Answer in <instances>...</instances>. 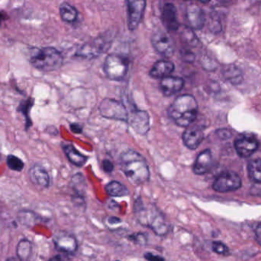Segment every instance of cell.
I'll use <instances>...</instances> for the list:
<instances>
[{
    "mask_svg": "<svg viewBox=\"0 0 261 261\" xmlns=\"http://www.w3.org/2000/svg\"><path fill=\"white\" fill-rule=\"evenodd\" d=\"M258 147L257 139L250 135H244L234 141L236 152L242 158H248L252 156L257 151Z\"/></svg>",
    "mask_w": 261,
    "mask_h": 261,
    "instance_id": "obj_11",
    "label": "cell"
},
{
    "mask_svg": "<svg viewBox=\"0 0 261 261\" xmlns=\"http://www.w3.org/2000/svg\"><path fill=\"white\" fill-rule=\"evenodd\" d=\"M64 151L67 159L70 162L76 167H81L85 165L88 158L81 154L73 145H66L64 147Z\"/></svg>",
    "mask_w": 261,
    "mask_h": 261,
    "instance_id": "obj_21",
    "label": "cell"
},
{
    "mask_svg": "<svg viewBox=\"0 0 261 261\" xmlns=\"http://www.w3.org/2000/svg\"><path fill=\"white\" fill-rule=\"evenodd\" d=\"M161 20L166 29L176 31L179 28V23L176 16V9L172 3H166L163 7Z\"/></svg>",
    "mask_w": 261,
    "mask_h": 261,
    "instance_id": "obj_16",
    "label": "cell"
},
{
    "mask_svg": "<svg viewBox=\"0 0 261 261\" xmlns=\"http://www.w3.org/2000/svg\"><path fill=\"white\" fill-rule=\"evenodd\" d=\"M127 122L138 134H147L150 130V116L144 110L132 109L130 112L128 111Z\"/></svg>",
    "mask_w": 261,
    "mask_h": 261,
    "instance_id": "obj_9",
    "label": "cell"
},
{
    "mask_svg": "<svg viewBox=\"0 0 261 261\" xmlns=\"http://www.w3.org/2000/svg\"><path fill=\"white\" fill-rule=\"evenodd\" d=\"M248 176L253 182L261 184V159L250 161L248 165Z\"/></svg>",
    "mask_w": 261,
    "mask_h": 261,
    "instance_id": "obj_24",
    "label": "cell"
},
{
    "mask_svg": "<svg viewBox=\"0 0 261 261\" xmlns=\"http://www.w3.org/2000/svg\"><path fill=\"white\" fill-rule=\"evenodd\" d=\"M99 112L103 117L116 121H128V111L123 103L111 98L102 100L99 105Z\"/></svg>",
    "mask_w": 261,
    "mask_h": 261,
    "instance_id": "obj_6",
    "label": "cell"
},
{
    "mask_svg": "<svg viewBox=\"0 0 261 261\" xmlns=\"http://www.w3.org/2000/svg\"><path fill=\"white\" fill-rule=\"evenodd\" d=\"M174 64L171 61L161 60V61H156L153 64L149 72V75L151 78H156V79H163L166 77H168L169 75H170L174 70Z\"/></svg>",
    "mask_w": 261,
    "mask_h": 261,
    "instance_id": "obj_19",
    "label": "cell"
},
{
    "mask_svg": "<svg viewBox=\"0 0 261 261\" xmlns=\"http://www.w3.org/2000/svg\"><path fill=\"white\" fill-rule=\"evenodd\" d=\"M213 165V155L210 150H205L201 152L196 158L193 165V172L195 174H205L211 170Z\"/></svg>",
    "mask_w": 261,
    "mask_h": 261,
    "instance_id": "obj_18",
    "label": "cell"
},
{
    "mask_svg": "<svg viewBox=\"0 0 261 261\" xmlns=\"http://www.w3.org/2000/svg\"><path fill=\"white\" fill-rule=\"evenodd\" d=\"M242 186V179L234 172H225L219 175L213 182V188L219 193L236 191Z\"/></svg>",
    "mask_w": 261,
    "mask_h": 261,
    "instance_id": "obj_7",
    "label": "cell"
},
{
    "mask_svg": "<svg viewBox=\"0 0 261 261\" xmlns=\"http://www.w3.org/2000/svg\"><path fill=\"white\" fill-rule=\"evenodd\" d=\"M49 261H72L71 259L66 255V254H59V255L55 256Z\"/></svg>",
    "mask_w": 261,
    "mask_h": 261,
    "instance_id": "obj_33",
    "label": "cell"
},
{
    "mask_svg": "<svg viewBox=\"0 0 261 261\" xmlns=\"http://www.w3.org/2000/svg\"><path fill=\"white\" fill-rule=\"evenodd\" d=\"M128 239L133 242L134 243L139 245H145L147 242V236L143 233L132 234L128 237Z\"/></svg>",
    "mask_w": 261,
    "mask_h": 261,
    "instance_id": "obj_30",
    "label": "cell"
},
{
    "mask_svg": "<svg viewBox=\"0 0 261 261\" xmlns=\"http://www.w3.org/2000/svg\"><path fill=\"white\" fill-rule=\"evenodd\" d=\"M255 233L256 238H257V241H258L259 243L261 245V223L259 224L258 226L257 227Z\"/></svg>",
    "mask_w": 261,
    "mask_h": 261,
    "instance_id": "obj_36",
    "label": "cell"
},
{
    "mask_svg": "<svg viewBox=\"0 0 261 261\" xmlns=\"http://www.w3.org/2000/svg\"><path fill=\"white\" fill-rule=\"evenodd\" d=\"M32 254V244L29 241L21 240L17 246V255L21 261L29 260Z\"/></svg>",
    "mask_w": 261,
    "mask_h": 261,
    "instance_id": "obj_25",
    "label": "cell"
},
{
    "mask_svg": "<svg viewBox=\"0 0 261 261\" xmlns=\"http://www.w3.org/2000/svg\"><path fill=\"white\" fill-rule=\"evenodd\" d=\"M110 41L106 36L97 37L93 41L85 43L76 52V56L85 58H93L99 56L107 50Z\"/></svg>",
    "mask_w": 261,
    "mask_h": 261,
    "instance_id": "obj_8",
    "label": "cell"
},
{
    "mask_svg": "<svg viewBox=\"0 0 261 261\" xmlns=\"http://www.w3.org/2000/svg\"><path fill=\"white\" fill-rule=\"evenodd\" d=\"M31 64L42 72L58 70L62 66L64 58L59 51L55 48L34 49L30 55Z\"/></svg>",
    "mask_w": 261,
    "mask_h": 261,
    "instance_id": "obj_4",
    "label": "cell"
},
{
    "mask_svg": "<svg viewBox=\"0 0 261 261\" xmlns=\"http://www.w3.org/2000/svg\"><path fill=\"white\" fill-rule=\"evenodd\" d=\"M151 43L155 50L164 56L170 57L174 53V42L170 35L164 31L158 30L153 32Z\"/></svg>",
    "mask_w": 261,
    "mask_h": 261,
    "instance_id": "obj_10",
    "label": "cell"
},
{
    "mask_svg": "<svg viewBox=\"0 0 261 261\" xmlns=\"http://www.w3.org/2000/svg\"><path fill=\"white\" fill-rule=\"evenodd\" d=\"M54 243L57 249L65 254H73L77 250L76 239L66 233L57 234L54 239Z\"/></svg>",
    "mask_w": 261,
    "mask_h": 261,
    "instance_id": "obj_15",
    "label": "cell"
},
{
    "mask_svg": "<svg viewBox=\"0 0 261 261\" xmlns=\"http://www.w3.org/2000/svg\"><path fill=\"white\" fill-rule=\"evenodd\" d=\"M102 167L104 171L107 173H112V172L114 170V165H113V163L111 161L108 160V159H105V160H103Z\"/></svg>",
    "mask_w": 261,
    "mask_h": 261,
    "instance_id": "obj_31",
    "label": "cell"
},
{
    "mask_svg": "<svg viewBox=\"0 0 261 261\" xmlns=\"http://www.w3.org/2000/svg\"><path fill=\"white\" fill-rule=\"evenodd\" d=\"M204 139L203 130L198 126L189 127L182 134L184 145L190 150H196Z\"/></svg>",
    "mask_w": 261,
    "mask_h": 261,
    "instance_id": "obj_13",
    "label": "cell"
},
{
    "mask_svg": "<svg viewBox=\"0 0 261 261\" xmlns=\"http://www.w3.org/2000/svg\"><path fill=\"white\" fill-rule=\"evenodd\" d=\"M6 162H7L9 168L13 171L21 172L24 169V162L19 158L13 156V155H9L8 156Z\"/></svg>",
    "mask_w": 261,
    "mask_h": 261,
    "instance_id": "obj_28",
    "label": "cell"
},
{
    "mask_svg": "<svg viewBox=\"0 0 261 261\" xmlns=\"http://www.w3.org/2000/svg\"><path fill=\"white\" fill-rule=\"evenodd\" d=\"M129 61L123 55L111 54L107 57L104 63V72L110 79L122 81L126 76Z\"/></svg>",
    "mask_w": 261,
    "mask_h": 261,
    "instance_id": "obj_5",
    "label": "cell"
},
{
    "mask_svg": "<svg viewBox=\"0 0 261 261\" xmlns=\"http://www.w3.org/2000/svg\"><path fill=\"white\" fill-rule=\"evenodd\" d=\"M128 5V27L130 31H135L142 20L145 9L146 2L144 0H130Z\"/></svg>",
    "mask_w": 261,
    "mask_h": 261,
    "instance_id": "obj_12",
    "label": "cell"
},
{
    "mask_svg": "<svg viewBox=\"0 0 261 261\" xmlns=\"http://www.w3.org/2000/svg\"><path fill=\"white\" fill-rule=\"evenodd\" d=\"M60 14L63 21L66 22H73L77 18V11L68 3H61L60 6Z\"/></svg>",
    "mask_w": 261,
    "mask_h": 261,
    "instance_id": "obj_23",
    "label": "cell"
},
{
    "mask_svg": "<svg viewBox=\"0 0 261 261\" xmlns=\"http://www.w3.org/2000/svg\"><path fill=\"white\" fill-rule=\"evenodd\" d=\"M6 19V15L4 13V12H1L0 11V24L3 22V21Z\"/></svg>",
    "mask_w": 261,
    "mask_h": 261,
    "instance_id": "obj_37",
    "label": "cell"
},
{
    "mask_svg": "<svg viewBox=\"0 0 261 261\" xmlns=\"http://www.w3.org/2000/svg\"><path fill=\"white\" fill-rule=\"evenodd\" d=\"M29 176L32 182L36 185L44 188L49 186L50 178H49L48 173L41 165H34L29 171Z\"/></svg>",
    "mask_w": 261,
    "mask_h": 261,
    "instance_id": "obj_20",
    "label": "cell"
},
{
    "mask_svg": "<svg viewBox=\"0 0 261 261\" xmlns=\"http://www.w3.org/2000/svg\"><path fill=\"white\" fill-rule=\"evenodd\" d=\"M34 99L32 98H29L27 101H22L20 104L19 107H18L17 110L20 113H22L25 117V129L28 130L29 127L32 126V121H31L30 117H29V111L34 104Z\"/></svg>",
    "mask_w": 261,
    "mask_h": 261,
    "instance_id": "obj_26",
    "label": "cell"
},
{
    "mask_svg": "<svg viewBox=\"0 0 261 261\" xmlns=\"http://www.w3.org/2000/svg\"><path fill=\"white\" fill-rule=\"evenodd\" d=\"M6 261H21L18 258H15V257H11V258L8 259Z\"/></svg>",
    "mask_w": 261,
    "mask_h": 261,
    "instance_id": "obj_38",
    "label": "cell"
},
{
    "mask_svg": "<svg viewBox=\"0 0 261 261\" xmlns=\"http://www.w3.org/2000/svg\"><path fill=\"white\" fill-rule=\"evenodd\" d=\"M168 112L170 117L178 126L189 127L197 117V101L193 95H180L173 101Z\"/></svg>",
    "mask_w": 261,
    "mask_h": 261,
    "instance_id": "obj_3",
    "label": "cell"
},
{
    "mask_svg": "<svg viewBox=\"0 0 261 261\" xmlns=\"http://www.w3.org/2000/svg\"><path fill=\"white\" fill-rule=\"evenodd\" d=\"M70 128H71L72 131L75 133H81L82 132V128H81V126L76 124H71Z\"/></svg>",
    "mask_w": 261,
    "mask_h": 261,
    "instance_id": "obj_35",
    "label": "cell"
},
{
    "mask_svg": "<svg viewBox=\"0 0 261 261\" xmlns=\"http://www.w3.org/2000/svg\"><path fill=\"white\" fill-rule=\"evenodd\" d=\"M84 176L81 174H76L73 176V179L71 180L72 186H73V190H74L75 193L77 194L76 196V198H80V199H82V194L84 192H83V188L81 187H84Z\"/></svg>",
    "mask_w": 261,
    "mask_h": 261,
    "instance_id": "obj_27",
    "label": "cell"
},
{
    "mask_svg": "<svg viewBox=\"0 0 261 261\" xmlns=\"http://www.w3.org/2000/svg\"><path fill=\"white\" fill-rule=\"evenodd\" d=\"M120 165L124 174L134 185H141L150 179L147 162L138 152L129 150L122 153Z\"/></svg>",
    "mask_w": 261,
    "mask_h": 261,
    "instance_id": "obj_2",
    "label": "cell"
},
{
    "mask_svg": "<svg viewBox=\"0 0 261 261\" xmlns=\"http://www.w3.org/2000/svg\"><path fill=\"white\" fill-rule=\"evenodd\" d=\"M212 248H213V251L215 253L220 254V255H228V253H229L228 247L220 242H213Z\"/></svg>",
    "mask_w": 261,
    "mask_h": 261,
    "instance_id": "obj_29",
    "label": "cell"
},
{
    "mask_svg": "<svg viewBox=\"0 0 261 261\" xmlns=\"http://www.w3.org/2000/svg\"><path fill=\"white\" fill-rule=\"evenodd\" d=\"M106 192L113 197H124L128 196L129 191L126 186L117 181H112L106 185Z\"/></svg>",
    "mask_w": 261,
    "mask_h": 261,
    "instance_id": "obj_22",
    "label": "cell"
},
{
    "mask_svg": "<svg viewBox=\"0 0 261 261\" xmlns=\"http://www.w3.org/2000/svg\"><path fill=\"white\" fill-rule=\"evenodd\" d=\"M134 211L137 221L143 226L150 228L158 235H166L170 231V225L165 216L156 205L144 203L139 198L135 201Z\"/></svg>",
    "mask_w": 261,
    "mask_h": 261,
    "instance_id": "obj_1",
    "label": "cell"
},
{
    "mask_svg": "<svg viewBox=\"0 0 261 261\" xmlns=\"http://www.w3.org/2000/svg\"><path fill=\"white\" fill-rule=\"evenodd\" d=\"M186 17L190 27L195 29H201L205 23V13L200 6L190 4L187 6Z\"/></svg>",
    "mask_w": 261,
    "mask_h": 261,
    "instance_id": "obj_14",
    "label": "cell"
},
{
    "mask_svg": "<svg viewBox=\"0 0 261 261\" xmlns=\"http://www.w3.org/2000/svg\"><path fill=\"white\" fill-rule=\"evenodd\" d=\"M117 261H120V260H117Z\"/></svg>",
    "mask_w": 261,
    "mask_h": 261,
    "instance_id": "obj_39",
    "label": "cell"
},
{
    "mask_svg": "<svg viewBox=\"0 0 261 261\" xmlns=\"http://www.w3.org/2000/svg\"><path fill=\"white\" fill-rule=\"evenodd\" d=\"M184 83L182 78L168 76L161 79L160 87L165 96L170 97L180 91L184 87Z\"/></svg>",
    "mask_w": 261,
    "mask_h": 261,
    "instance_id": "obj_17",
    "label": "cell"
},
{
    "mask_svg": "<svg viewBox=\"0 0 261 261\" xmlns=\"http://www.w3.org/2000/svg\"><path fill=\"white\" fill-rule=\"evenodd\" d=\"M144 258L147 261H165V259L158 254H153L152 253H146L144 254Z\"/></svg>",
    "mask_w": 261,
    "mask_h": 261,
    "instance_id": "obj_32",
    "label": "cell"
},
{
    "mask_svg": "<svg viewBox=\"0 0 261 261\" xmlns=\"http://www.w3.org/2000/svg\"><path fill=\"white\" fill-rule=\"evenodd\" d=\"M122 220L117 217H110L108 219V223L110 225H117V224L121 223Z\"/></svg>",
    "mask_w": 261,
    "mask_h": 261,
    "instance_id": "obj_34",
    "label": "cell"
}]
</instances>
